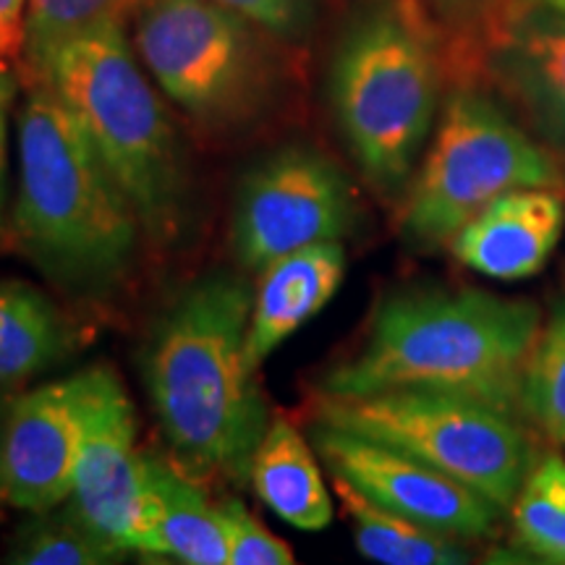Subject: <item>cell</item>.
Returning a JSON list of instances; mask_svg holds the SVG:
<instances>
[{
    "label": "cell",
    "instance_id": "1",
    "mask_svg": "<svg viewBox=\"0 0 565 565\" xmlns=\"http://www.w3.org/2000/svg\"><path fill=\"white\" fill-rule=\"evenodd\" d=\"M254 291L217 270L189 282L154 317L141 345V383L173 454L196 475L249 482L270 427L257 372L246 364Z\"/></svg>",
    "mask_w": 565,
    "mask_h": 565
},
{
    "label": "cell",
    "instance_id": "2",
    "mask_svg": "<svg viewBox=\"0 0 565 565\" xmlns=\"http://www.w3.org/2000/svg\"><path fill=\"white\" fill-rule=\"evenodd\" d=\"M542 328L529 299L482 288H406L372 315L366 338L324 372L317 393H454L521 414V383Z\"/></svg>",
    "mask_w": 565,
    "mask_h": 565
},
{
    "label": "cell",
    "instance_id": "3",
    "mask_svg": "<svg viewBox=\"0 0 565 565\" xmlns=\"http://www.w3.org/2000/svg\"><path fill=\"white\" fill-rule=\"evenodd\" d=\"M17 139L13 242L63 294L108 299L129 282L147 242L137 210L47 84L26 87Z\"/></svg>",
    "mask_w": 565,
    "mask_h": 565
},
{
    "label": "cell",
    "instance_id": "4",
    "mask_svg": "<svg viewBox=\"0 0 565 565\" xmlns=\"http://www.w3.org/2000/svg\"><path fill=\"white\" fill-rule=\"evenodd\" d=\"M124 26L74 34L26 76L47 84L79 118L131 207L147 242L183 244L194 217V179L175 126Z\"/></svg>",
    "mask_w": 565,
    "mask_h": 565
},
{
    "label": "cell",
    "instance_id": "5",
    "mask_svg": "<svg viewBox=\"0 0 565 565\" xmlns=\"http://www.w3.org/2000/svg\"><path fill=\"white\" fill-rule=\"evenodd\" d=\"M443 51L419 0H372L343 32L330 103L364 179L401 196L427 150L443 97Z\"/></svg>",
    "mask_w": 565,
    "mask_h": 565
},
{
    "label": "cell",
    "instance_id": "6",
    "mask_svg": "<svg viewBox=\"0 0 565 565\" xmlns=\"http://www.w3.org/2000/svg\"><path fill=\"white\" fill-rule=\"evenodd\" d=\"M532 186L565 189V162L487 92L458 87L404 192L401 233L416 249L448 246L487 204Z\"/></svg>",
    "mask_w": 565,
    "mask_h": 565
},
{
    "label": "cell",
    "instance_id": "7",
    "mask_svg": "<svg viewBox=\"0 0 565 565\" xmlns=\"http://www.w3.org/2000/svg\"><path fill=\"white\" fill-rule=\"evenodd\" d=\"M315 422L393 445L508 513L536 461L526 419L454 393H317Z\"/></svg>",
    "mask_w": 565,
    "mask_h": 565
},
{
    "label": "cell",
    "instance_id": "8",
    "mask_svg": "<svg viewBox=\"0 0 565 565\" xmlns=\"http://www.w3.org/2000/svg\"><path fill=\"white\" fill-rule=\"evenodd\" d=\"M265 30L215 0H152L134 21V51L152 82L204 134L263 116L275 92Z\"/></svg>",
    "mask_w": 565,
    "mask_h": 565
},
{
    "label": "cell",
    "instance_id": "9",
    "mask_svg": "<svg viewBox=\"0 0 565 565\" xmlns=\"http://www.w3.org/2000/svg\"><path fill=\"white\" fill-rule=\"evenodd\" d=\"M359 223L349 175L303 145L280 147L246 171L236 192L231 242L244 270L267 265L303 246L343 242Z\"/></svg>",
    "mask_w": 565,
    "mask_h": 565
},
{
    "label": "cell",
    "instance_id": "10",
    "mask_svg": "<svg viewBox=\"0 0 565 565\" xmlns=\"http://www.w3.org/2000/svg\"><path fill=\"white\" fill-rule=\"evenodd\" d=\"M84 433L66 511L105 545L150 555L154 505L131 398L110 366H89Z\"/></svg>",
    "mask_w": 565,
    "mask_h": 565
},
{
    "label": "cell",
    "instance_id": "11",
    "mask_svg": "<svg viewBox=\"0 0 565 565\" xmlns=\"http://www.w3.org/2000/svg\"><path fill=\"white\" fill-rule=\"evenodd\" d=\"M309 443L330 477L356 487L387 511L466 542L498 534L503 508L393 445L320 422L312 424Z\"/></svg>",
    "mask_w": 565,
    "mask_h": 565
},
{
    "label": "cell",
    "instance_id": "12",
    "mask_svg": "<svg viewBox=\"0 0 565 565\" xmlns=\"http://www.w3.org/2000/svg\"><path fill=\"white\" fill-rule=\"evenodd\" d=\"M482 61L526 129L565 162V13L503 0L482 19Z\"/></svg>",
    "mask_w": 565,
    "mask_h": 565
},
{
    "label": "cell",
    "instance_id": "13",
    "mask_svg": "<svg viewBox=\"0 0 565 565\" xmlns=\"http://www.w3.org/2000/svg\"><path fill=\"white\" fill-rule=\"evenodd\" d=\"M84 398L87 372L82 370L13 401L0 437L6 503L42 513L71 498L84 433Z\"/></svg>",
    "mask_w": 565,
    "mask_h": 565
},
{
    "label": "cell",
    "instance_id": "14",
    "mask_svg": "<svg viewBox=\"0 0 565 565\" xmlns=\"http://www.w3.org/2000/svg\"><path fill=\"white\" fill-rule=\"evenodd\" d=\"M563 228L565 189H515L487 204L448 246L471 273L490 280H524L547 265Z\"/></svg>",
    "mask_w": 565,
    "mask_h": 565
},
{
    "label": "cell",
    "instance_id": "15",
    "mask_svg": "<svg viewBox=\"0 0 565 565\" xmlns=\"http://www.w3.org/2000/svg\"><path fill=\"white\" fill-rule=\"evenodd\" d=\"M345 246L322 242L282 254L265 267L254 291L246 364L259 372L267 359L291 338L301 324L328 307L345 278Z\"/></svg>",
    "mask_w": 565,
    "mask_h": 565
},
{
    "label": "cell",
    "instance_id": "16",
    "mask_svg": "<svg viewBox=\"0 0 565 565\" xmlns=\"http://www.w3.org/2000/svg\"><path fill=\"white\" fill-rule=\"evenodd\" d=\"M249 482L257 498L296 529L322 532L333 521L320 456L286 416H275L254 450Z\"/></svg>",
    "mask_w": 565,
    "mask_h": 565
},
{
    "label": "cell",
    "instance_id": "17",
    "mask_svg": "<svg viewBox=\"0 0 565 565\" xmlns=\"http://www.w3.org/2000/svg\"><path fill=\"white\" fill-rule=\"evenodd\" d=\"M154 521L150 555L186 565H228L221 508L186 471L158 456H145Z\"/></svg>",
    "mask_w": 565,
    "mask_h": 565
},
{
    "label": "cell",
    "instance_id": "18",
    "mask_svg": "<svg viewBox=\"0 0 565 565\" xmlns=\"http://www.w3.org/2000/svg\"><path fill=\"white\" fill-rule=\"evenodd\" d=\"M79 345L55 303L26 282H0V383H21L66 362Z\"/></svg>",
    "mask_w": 565,
    "mask_h": 565
},
{
    "label": "cell",
    "instance_id": "19",
    "mask_svg": "<svg viewBox=\"0 0 565 565\" xmlns=\"http://www.w3.org/2000/svg\"><path fill=\"white\" fill-rule=\"evenodd\" d=\"M333 487L351 521L356 550L366 561L383 565H466L475 561V550L461 536L387 511L343 479L333 477Z\"/></svg>",
    "mask_w": 565,
    "mask_h": 565
},
{
    "label": "cell",
    "instance_id": "20",
    "mask_svg": "<svg viewBox=\"0 0 565 565\" xmlns=\"http://www.w3.org/2000/svg\"><path fill=\"white\" fill-rule=\"evenodd\" d=\"M508 519L519 553L532 555L536 563L565 565V458L561 454L536 456L508 508Z\"/></svg>",
    "mask_w": 565,
    "mask_h": 565
},
{
    "label": "cell",
    "instance_id": "21",
    "mask_svg": "<svg viewBox=\"0 0 565 565\" xmlns=\"http://www.w3.org/2000/svg\"><path fill=\"white\" fill-rule=\"evenodd\" d=\"M152 0H26L24 51L19 71L30 76L61 42L97 26H124L137 21Z\"/></svg>",
    "mask_w": 565,
    "mask_h": 565
},
{
    "label": "cell",
    "instance_id": "22",
    "mask_svg": "<svg viewBox=\"0 0 565 565\" xmlns=\"http://www.w3.org/2000/svg\"><path fill=\"white\" fill-rule=\"evenodd\" d=\"M521 414L542 437L565 448V296L553 303L529 353Z\"/></svg>",
    "mask_w": 565,
    "mask_h": 565
},
{
    "label": "cell",
    "instance_id": "23",
    "mask_svg": "<svg viewBox=\"0 0 565 565\" xmlns=\"http://www.w3.org/2000/svg\"><path fill=\"white\" fill-rule=\"evenodd\" d=\"M126 553L105 545L68 511L34 513L21 526L9 563L17 565H108L121 563Z\"/></svg>",
    "mask_w": 565,
    "mask_h": 565
},
{
    "label": "cell",
    "instance_id": "24",
    "mask_svg": "<svg viewBox=\"0 0 565 565\" xmlns=\"http://www.w3.org/2000/svg\"><path fill=\"white\" fill-rule=\"evenodd\" d=\"M221 508V521L228 542V565H291L294 553L286 542L267 532L242 500L228 498Z\"/></svg>",
    "mask_w": 565,
    "mask_h": 565
},
{
    "label": "cell",
    "instance_id": "25",
    "mask_svg": "<svg viewBox=\"0 0 565 565\" xmlns=\"http://www.w3.org/2000/svg\"><path fill=\"white\" fill-rule=\"evenodd\" d=\"M280 40L301 38L312 21V0H215Z\"/></svg>",
    "mask_w": 565,
    "mask_h": 565
},
{
    "label": "cell",
    "instance_id": "26",
    "mask_svg": "<svg viewBox=\"0 0 565 565\" xmlns=\"http://www.w3.org/2000/svg\"><path fill=\"white\" fill-rule=\"evenodd\" d=\"M17 92V71H0V242L9 228V126Z\"/></svg>",
    "mask_w": 565,
    "mask_h": 565
},
{
    "label": "cell",
    "instance_id": "27",
    "mask_svg": "<svg viewBox=\"0 0 565 565\" xmlns=\"http://www.w3.org/2000/svg\"><path fill=\"white\" fill-rule=\"evenodd\" d=\"M26 0H0V71H17L24 51Z\"/></svg>",
    "mask_w": 565,
    "mask_h": 565
},
{
    "label": "cell",
    "instance_id": "28",
    "mask_svg": "<svg viewBox=\"0 0 565 565\" xmlns=\"http://www.w3.org/2000/svg\"><path fill=\"white\" fill-rule=\"evenodd\" d=\"M437 3L456 13H475V17H479V24H482L487 13H492L503 0H437Z\"/></svg>",
    "mask_w": 565,
    "mask_h": 565
},
{
    "label": "cell",
    "instance_id": "29",
    "mask_svg": "<svg viewBox=\"0 0 565 565\" xmlns=\"http://www.w3.org/2000/svg\"><path fill=\"white\" fill-rule=\"evenodd\" d=\"M536 3L553 6V9H557V11H563V13H565V0H536Z\"/></svg>",
    "mask_w": 565,
    "mask_h": 565
},
{
    "label": "cell",
    "instance_id": "30",
    "mask_svg": "<svg viewBox=\"0 0 565 565\" xmlns=\"http://www.w3.org/2000/svg\"><path fill=\"white\" fill-rule=\"evenodd\" d=\"M0 498H3V482H0Z\"/></svg>",
    "mask_w": 565,
    "mask_h": 565
}]
</instances>
